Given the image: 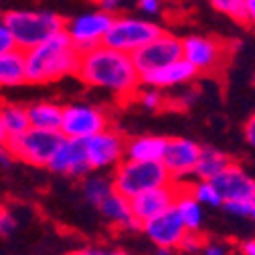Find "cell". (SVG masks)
<instances>
[{
    "mask_svg": "<svg viewBox=\"0 0 255 255\" xmlns=\"http://www.w3.org/2000/svg\"><path fill=\"white\" fill-rule=\"evenodd\" d=\"M98 209L102 211L104 219L110 225L120 231H140L142 229V223L132 213L130 199H126L124 195L116 193V190L98 205Z\"/></svg>",
    "mask_w": 255,
    "mask_h": 255,
    "instance_id": "obj_18",
    "label": "cell"
},
{
    "mask_svg": "<svg viewBox=\"0 0 255 255\" xmlns=\"http://www.w3.org/2000/svg\"><path fill=\"white\" fill-rule=\"evenodd\" d=\"M162 26L158 22H152L148 18H138V16H114L108 33L104 37L102 45H108L112 49L124 51L132 55L134 51L142 49L148 45L152 39H156L162 33Z\"/></svg>",
    "mask_w": 255,
    "mask_h": 255,
    "instance_id": "obj_6",
    "label": "cell"
},
{
    "mask_svg": "<svg viewBox=\"0 0 255 255\" xmlns=\"http://www.w3.org/2000/svg\"><path fill=\"white\" fill-rule=\"evenodd\" d=\"M156 247H168V249H178V243L182 241L186 227L182 225V221L172 207H168L166 211L158 213L150 219H146L142 223L140 229Z\"/></svg>",
    "mask_w": 255,
    "mask_h": 255,
    "instance_id": "obj_13",
    "label": "cell"
},
{
    "mask_svg": "<svg viewBox=\"0 0 255 255\" xmlns=\"http://www.w3.org/2000/svg\"><path fill=\"white\" fill-rule=\"evenodd\" d=\"M245 22L255 28V0H245Z\"/></svg>",
    "mask_w": 255,
    "mask_h": 255,
    "instance_id": "obj_39",
    "label": "cell"
},
{
    "mask_svg": "<svg viewBox=\"0 0 255 255\" xmlns=\"http://www.w3.org/2000/svg\"><path fill=\"white\" fill-rule=\"evenodd\" d=\"M83 146L91 170L116 168L126 156V138L114 128H106V130L85 138Z\"/></svg>",
    "mask_w": 255,
    "mask_h": 255,
    "instance_id": "obj_9",
    "label": "cell"
},
{
    "mask_svg": "<svg viewBox=\"0 0 255 255\" xmlns=\"http://www.w3.org/2000/svg\"><path fill=\"white\" fill-rule=\"evenodd\" d=\"M112 180H114V190L124 195L126 199L140 195L142 190L172 182L168 170L160 160L144 162V160H130V158H124L116 166Z\"/></svg>",
    "mask_w": 255,
    "mask_h": 255,
    "instance_id": "obj_4",
    "label": "cell"
},
{
    "mask_svg": "<svg viewBox=\"0 0 255 255\" xmlns=\"http://www.w3.org/2000/svg\"><path fill=\"white\" fill-rule=\"evenodd\" d=\"M24 53L26 83H53L77 73L81 53L71 43L65 28L51 35L43 43L30 47Z\"/></svg>",
    "mask_w": 255,
    "mask_h": 255,
    "instance_id": "obj_2",
    "label": "cell"
},
{
    "mask_svg": "<svg viewBox=\"0 0 255 255\" xmlns=\"http://www.w3.org/2000/svg\"><path fill=\"white\" fill-rule=\"evenodd\" d=\"M166 146V138L162 136H136L126 140V156L130 160H144V162H156L162 160Z\"/></svg>",
    "mask_w": 255,
    "mask_h": 255,
    "instance_id": "obj_19",
    "label": "cell"
},
{
    "mask_svg": "<svg viewBox=\"0 0 255 255\" xmlns=\"http://www.w3.org/2000/svg\"><path fill=\"white\" fill-rule=\"evenodd\" d=\"M16 229V217L12 215V211L0 207V235L6 237Z\"/></svg>",
    "mask_w": 255,
    "mask_h": 255,
    "instance_id": "obj_31",
    "label": "cell"
},
{
    "mask_svg": "<svg viewBox=\"0 0 255 255\" xmlns=\"http://www.w3.org/2000/svg\"><path fill=\"white\" fill-rule=\"evenodd\" d=\"M182 57V39L162 30L156 39H152L148 45L132 53V61L138 69V73H148L158 67H164L168 63Z\"/></svg>",
    "mask_w": 255,
    "mask_h": 255,
    "instance_id": "obj_11",
    "label": "cell"
},
{
    "mask_svg": "<svg viewBox=\"0 0 255 255\" xmlns=\"http://www.w3.org/2000/svg\"><path fill=\"white\" fill-rule=\"evenodd\" d=\"M176 249H168V247H156V255H174Z\"/></svg>",
    "mask_w": 255,
    "mask_h": 255,
    "instance_id": "obj_41",
    "label": "cell"
},
{
    "mask_svg": "<svg viewBox=\"0 0 255 255\" xmlns=\"http://www.w3.org/2000/svg\"><path fill=\"white\" fill-rule=\"evenodd\" d=\"M61 142L63 134L59 130H39L28 126L18 136L6 138V148L16 160L33 166H47Z\"/></svg>",
    "mask_w": 255,
    "mask_h": 255,
    "instance_id": "obj_5",
    "label": "cell"
},
{
    "mask_svg": "<svg viewBox=\"0 0 255 255\" xmlns=\"http://www.w3.org/2000/svg\"><path fill=\"white\" fill-rule=\"evenodd\" d=\"M47 168L63 176H71V178H83L87 172H91L83 140L63 138V142L51 156Z\"/></svg>",
    "mask_w": 255,
    "mask_h": 255,
    "instance_id": "obj_14",
    "label": "cell"
},
{
    "mask_svg": "<svg viewBox=\"0 0 255 255\" xmlns=\"http://www.w3.org/2000/svg\"><path fill=\"white\" fill-rule=\"evenodd\" d=\"M199 152H201V146L190 138H166V146H164V154L160 162L168 170L170 178L180 184L188 176H193Z\"/></svg>",
    "mask_w": 255,
    "mask_h": 255,
    "instance_id": "obj_12",
    "label": "cell"
},
{
    "mask_svg": "<svg viewBox=\"0 0 255 255\" xmlns=\"http://www.w3.org/2000/svg\"><path fill=\"white\" fill-rule=\"evenodd\" d=\"M95 4H98L102 10H106V12H116V10H120V8H124L126 4H128V0H93Z\"/></svg>",
    "mask_w": 255,
    "mask_h": 255,
    "instance_id": "obj_36",
    "label": "cell"
},
{
    "mask_svg": "<svg viewBox=\"0 0 255 255\" xmlns=\"http://www.w3.org/2000/svg\"><path fill=\"white\" fill-rule=\"evenodd\" d=\"M231 156L227 152H223L219 148L213 146H201L199 158H197V166L193 176L195 178H203V180H213L215 176H219L223 170H225L231 164Z\"/></svg>",
    "mask_w": 255,
    "mask_h": 255,
    "instance_id": "obj_20",
    "label": "cell"
},
{
    "mask_svg": "<svg viewBox=\"0 0 255 255\" xmlns=\"http://www.w3.org/2000/svg\"><path fill=\"white\" fill-rule=\"evenodd\" d=\"M243 136H245L247 144H249L251 148H255V114L245 122V126H243Z\"/></svg>",
    "mask_w": 255,
    "mask_h": 255,
    "instance_id": "obj_37",
    "label": "cell"
},
{
    "mask_svg": "<svg viewBox=\"0 0 255 255\" xmlns=\"http://www.w3.org/2000/svg\"><path fill=\"white\" fill-rule=\"evenodd\" d=\"M203 245H205V237L201 235V231H186L182 241L178 243V249L184 253L195 255V253H201Z\"/></svg>",
    "mask_w": 255,
    "mask_h": 255,
    "instance_id": "obj_29",
    "label": "cell"
},
{
    "mask_svg": "<svg viewBox=\"0 0 255 255\" xmlns=\"http://www.w3.org/2000/svg\"><path fill=\"white\" fill-rule=\"evenodd\" d=\"M237 255H255V239L241 243V247H239Z\"/></svg>",
    "mask_w": 255,
    "mask_h": 255,
    "instance_id": "obj_40",
    "label": "cell"
},
{
    "mask_svg": "<svg viewBox=\"0 0 255 255\" xmlns=\"http://www.w3.org/2000/svg\"><path fill=\"white\" fill-rule=\"evenodd\" d=\"M114 20L112 12H106L102 8L83 12L69 22H65V33L69 35L71 43L79 53H85L93 47H98L104 43V37L108 33V28Z\"/></svg>",
    "mask_w": 255,
    "mask_h": 255,
    "instance_id": "obj_10",
    "label": "cell"
},
{
    "mask_svg": "<svg viewBox=\"0 0 255 255\" xmlns=\"http://www.w3.org/2000/svg\"><path fill=\"white\" fill-rule=\"evenodd\" d=\"M182 59H186L190 65L197 69V73L213 75L225 67L229 59L227 43L215 39V37H203V35H190L182 39Z\"/></svg>",
    "mask_w": 255,
    "mask_h": 255,
    "instance_id": "obj_7",
    "label": "cell"
},
{
    "mask_svg": "<svg viewBox=\"0 0 255 255\" xmlns=\"http://www.w3.org/2000/svg\"><path fill=\"white\" fill-rule=\"evenodd\" d=\"M0 144H6V132L2 128V122H0Z\"/></svg>",
    "mask_w": 255,
    "mask_h": 255,
    "instance_id": "obj_42",
    "label": "cell"
},
{
    "mask_svg": "<svg viewBox=\"0 0 255 255\" xmlns=\"http://www.w3.org/2000/svg\"><path fill=\"white\" fill-rule=\"evenodd\" d=\"M12 154L8 152V148H6V144H0V168H10V164H12Z\"/></svg>",
    "mask_w": 255,
    "mask_h": 255,
    "instance_id": "obj_38",
    "label": "cell"
},
{
    "mask_svg": "<svg viewBox=\"0 0 255 255\" xmlns=\"http://www.w3.org/2000/svg\"><path fill=\"white\" fill-rule=\"evenodd\" d=\"M249 219L255 221V197L251 199V207H249Z\"/></svg>",
    "mask_w": 255,
    "mask_h": 255,
    "instance_id": "obj_43",
    "label": "cell"
},
{
    "mask_svg": "<svg viewBox=\"0 0 255 255\" xmlns=\"http://www.w3.org/2000/svg\"><path fill=\"white\" fill-rule=\"evenodd\" d=\"M188 188V193L193 195L203 207H211V209H221L223 205V197L217 190L215 182L213 180H203V178H197L193 184H184Z\"/></svg>",
    "mask_w": 255,
    "mask_h": 255,
    "instance_id": "obj_26",
    "label": "cell"
},
{
    "mask_svg": "<svg viewBox=\"0 0 255 255\" xmlns=\"http://www.w3.org/2000/svg\"><path fill=\"white\" fill-rule=\"evenodd\" d=\"M223 203H251L255 197V178L235 162H231L219 176L213 178Z\"/></svg>",
    "mask_w": 255,
    "mask_h": 255,
    "instance_id": "obj_15",
    "label": "cell"
},
{
    "mask_svg": "<svg viewBox=\"0 0 255 255\" xmlns=\"http://www.w3.org/2000/svg\"><path fill=\"white\" fill-rule=\"evenodd\" d=\"M2 16L20 51L35 47L65 28V20L49 10H8Z\"/></svg>",
    "mask_w": 255,
    "mask_h": 255,
    "instance_id": "obj_3",
    "label": "cell"
},
{
    "mask_svg": "<svg viewBox=\"0 0 255 255\" xmlns=\"http://www.w3.org/2000/svg\"><path fill=\"white\" fill-rule=\"evenodd\" d=\"M110 128V118L108 114L91 104H69L63 106V118H61V128L59 132L63 138H75V140H85L93 134Z\"/></svg>",
    "mask_w": 255,
    "mask_h": 255,
    "instance_id": "obj_8",
    "label": "cell"
},
{
    "mask_svg": "<svg viewBox=\"0 0 255 255\" xmlns=\"http://www.w3.org/2000/svg\"><path fill=\"white\" fill-rule=\"evenodd\" d=\"M201 253L203 255H229V249H227V245L217 243V241H205Z\"/></svg>",
    "mask_w": 255,
    "mask_h": 255,
    "instance_id": "obj_34",
    "label": "cell"
},
{
    "mask_svg": "<svg viewBox=\"0 0 255 255\" xmlns=\"http://www.w3.org/2000/svg\"><path fill=\"white\" fill-rule=\"evenodd\" d=\"M0 122H2L6 138L18 136L20 132H24L28 128L26 108L18 106V104H2L0 106Z\"/></svg>",
    "mask_w": 255,
    "mask_h": 255,
    "instance_id": "obj_25",
    "label": "cell"
},
{
    "mask_svg": "<svg viewBox=\"0 0 255 255\" xmlns=\"http://www.w3.org/2000/svg\"><path fill=\"white\" fill-rule=\"evenodd\" d=\"M174 209L186 231H203V205L188 193V188L182 182L174 199Z\"/></svg>",
    "mask_w": 255,
    "mask_h": 255,
    "instance_id": "obj_21",
    "label": "cell"
},
{
    "mask_svg": "<svg viewBox=\"0 0 255 255\" xmlns=\"http://www.w3.org/2000/svg\"><path fill=\"white\" fill-rule=\"evenodd\" d=\"M75 75L87 87L108 89L122 100L136 95L142 85L132 55L108 45H98L81 53Z\"/></svg>",
    "mask_w": 255,
    "mask_h": 255,
    "instance_id": "obj_1",
    "label": "cell"
},
{
    "mask_svg": "<svg viewBox=\"0 0 255 255\" xmlns=\"http://www.w3.org/2000/svg\"><path fill=\"white\" fill-rule=\"evenodd\" d=\"M136 4L148 16H154V14L160 12V0H136Z\"/></svg>",
    "mask_w": 255,
    "mask_h": 255,
    "instance_id": "obj_35",
    "label": "cell"
},
{
    "mask_svg": "<svg viewBox=\"0 0 255 255\" xmlns=\"http://www.w3.org/2000/svg\"><path fill=\"white\" fill-rule=\"evenodd\" d=\"M28 126L39 128V130H59L61 118H63V106L55 102H37L26 106Z\"/></svg>",
    "mask_w": 255,
    "mask_h": 255,
    "instance_id": "obj_22",
    "label": "cell"
},
{
    "mask_svg": "<svg viewBox=\"0 0 255 255\" xmlns=\"http://www.w3.org/2000/svg\"><path fill=\"white\" fill-rule=\"evenodd\" d=\"M211 6L237 22H245V0H209Z\"/></svg>",
    "mask_w": 255,
    "mask_h": 255,
    "instance_id": "obj_27",
    "label": "cell"
},
{
    "mask_svg": "<svg viewBox=\"0 0 255 255\" xmlns=\"http://www.w3.org/2000/svg\"><path fill=\"white\" fill-rule=\"evenodd\" d=\"M178 188H180V184L172 180V182L162 184V186H154V188L142 190L140 195L130 199V207H132L134 217L140 223H144L146 219L166 211L168 207L174 205V199L178 195Z\"/></svg>",
    "mask_w": 255,
    "mask_h": 255,
    "instance_id": "obj_16",
    "label": "cell"
},
{
    "mask_svg": "<svg viewBox=\"0 0 255 255\" xmlns=\"http://www.w3.org/2000/svg\"><path fill=\"white\" fill-rule=\"evenodd\" d=\"M83 197L89 205L98 207L104 199H108L114 193V180L108 174H102V170H91L83 176Z\"/></svg>",
    "mask_w": 255,
    "mask_h": 255,
    "instance_id": "obj_24",
    "label": "cell"
},
{
    "mask_svg": "<svg viewBox=\"0 0 255 255\" xmlns=\"http://www.w3.org/2000/svg\"><path fill=\"white\" fill-rule=\"evenodd\" d=\"M26 83L24 53L12 49L0 55V87H18Z\"/></svg>",
    "mask_w": 255,
    "mask_h": 255,
    "instance_id": "obj_23",
    "label": "cell"
},
{
    "mask_svg": "<svg viewBox=\"0 0 255 255\" xmlns=\"http://www.w3.org/2000/svg\"><path fill=\"white\" fill-rule=\"evenodd\" d=\"M12 49H16L14 37H12V33L8 30V26H6V22H4V16L0 14V55L8 53V51H12Z\"/></svg>",
    "mask_w": 255,
    "mask_h": 255,
    "instance_id": "obj_30",
    "label": "cell"
},
{
    "mask_svg": "<svg viewBox=\"0 0 255 255\" xmlns=\"http://www.w3.org/2000/svg\"><path fill=\"white\" fill-rule=\"evenodd\" d=\"M229 215H235V217H249V207L251 203H223L221 205Z\"/></svg>",
    "mask_w": 255,
    "mask_h": 255,
    "instance_id": "obj_33",
    "label": "cell"
},
{
    "mask_svg": "<svg viewBox=\"0 0 255 255\" xmlns=\"http://www.w3.org/2000/svg\"><path fill=\"white\" fill-rule=\"evenodd\" d=\"M67 255H128V253L116 247H85V249L71 251Z\"/></svg>",
    "mask_w": 255,
    "mask_h": 255,
    "instance_id": "obj_32",
    "label": "cell"
},
{
    "mask_svg": "<svg viewBox=\"0 0 255 255\" xmlns=\"http://www.w3.org/2000/svg\"><path fill=\"white\" fill-rule=\"evenodd\" d=\"M197 69L190 65L186 59H176L172 63L164 67H158L154 71H148V73H142L140 75V81L142 85L146 87H158V89H166V87H176V85H182V83H188L197 77Z\"/></svg>",
    "mask_w": 255,
    "mask_h": 255,
    "instance_id": "obj_17",
    "label": "cell"
},
{
    "mask_svg": "<svg viewBox=\"0 0 255 255\" xmlns=\"http://www.w3.org/2000/svg\"><path fill=\"white\" fill-rule=\"evenodd\" d=\"M138 100L140 104L146 108V110H162L164 106V95H162V89H158V87H148L144 91L138 89Z\"/></svg>",
    "mask_w": 255,
    "mask_h": 255,
    "instance_id": "obj_28",
    "label": "cell"
}]
</instances>
